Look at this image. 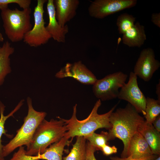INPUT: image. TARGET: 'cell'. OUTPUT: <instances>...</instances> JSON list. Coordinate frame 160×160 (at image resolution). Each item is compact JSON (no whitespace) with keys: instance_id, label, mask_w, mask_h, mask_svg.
I'll return each mask as SVG.
<instances>
[{"instance_id":"obj_11","label":"cell","mask_w":160,"mask_h":160,"mask_svg":"<svg viewBox=\"0 0 160 160\" xmlns=\"http://www.w3.org/2000/svg\"><path fill=\"white\" fill-rule=\"evenodd\" d=\"M56 78H72L85 85H93L97 79L94 74L81 61L73 63H67L56 73Z\"/></svg>"},{"instance_id":"obj_13","label":"cell","mask_w":160,"mask_h":160,"mask_svg":"<svg viewBox=\"0 0 160 160\" xmlns=\"http://www.w3.org/2000/svg\"><path fill=\"white\" fill-rule=\"evenodd\" d=\"M55 15L59 24L64 26L74 18L79 4L78 0H55Z\"/></svg>"},{"instance_id":"obj_32","label":"cell","mask_w":160,"mask_h":160,"mask_svg":"<svg viewBox=\"0 0 160 160\" xmlns=\"http://www.w3.org/2000/svg\"><path fill=\"white\" fill-rule=\"evenodd\" d=\"M153 160H160V155Z\"/></svg>"},{"instance_id":"obj_28","label":"cell","mask_w":160,"mask_h":160,"mask_svg":"<svg viewBox=\"0 0 160 160\" xmlns=\"http://www.w3.org/2000/svg\"><path fill=\"white\" fill-rule=\"evenodd\" d=\"M151 21L156 25L160 27V13H153L151 15Z\"/></svg>"},{"instance_id":"obj_7","label":"cell","mask_w":160,"mask_h":160,"mask_svg":"<svg viewBox=\"0 0 160 160\" xmlns=\"http://www.w3.org/2000/svg\"><path fill=\"white\" fill-rule=\"evenodd\" d=\"M46 0H38L33 12L34 25L25 36L23 41L30 46L37 47L47 43L52 38L47 31L44 18V6Z\"/></svg>"},{"instance_id":"obj_29","label":"cell","mask_w":160,"mask_h":160,"mask_svg":"<svg viewBox=\"0 0 160 160\" xmlns=\"http://www.w3.org/2000/svg\"><path fill=\"white\" fill-rule=\"evenodd\" d=\"M152 124L155 129L160 132V115L158 116L154 120Z\"/></svg>"},{"instance_id":"obj_14","label":"cell","mask_w":160,"mask_h":160,"mask_svg":"<svg viewBox=\"0 0 160 160\" xmlns=\"http://www.w3.org/2000/svg\"><path fill=\"white\" fill-rule=\"evenodd\" d=\"M153 155L148 143L138 132L135 133L130 141L127 157L138 159Z\"/></svg>"},{"instance_id":"obj_18","label":"cell","mask_w":160,"mask_h":160,"mask_svg":"<svg viewBox=\"0 0 160 160\" xmlns=\"http://www.w3.org/2000/svg\"><path fill=\"white\" fill-rule=\"evenodd\" d=\"M15 51L14 48L7 41L5 42L0 52V86L4 83L6 76L11 71L10 56Z\"/></svg>"},{"instance_id":"obj_6","label":"cell","mask_w":160,"mask_h":160,"mask_svg":"<svg viewBox=\"0 0 160 160\" xmlns=\"http://www.w3.org/2000/svg\"><path fill=\"white\" fill-rule=\"evenodd\" d=\"M127 78V74L119 71L97 79L92 87L94 95L101 101L115 99L118 97L119 89L125 83Z\"/></svg>"},{"instance_id":"obj_21","label":"cell","mask_w":160,"mask_h":160,"mask_svg":"<svg viewBox=\"0 0 160 160\" xmlns=\"http://www.w3.org/2000/svg\"><path fill=\"white\" fill-rule=\"evenodd\" d=\"M24 100H21L17 105L10 113L6 116L4 115L5 106L0 101V158L4 159L2 156V148L3 146L1 143V138L3 134H6V131L4 129V124L6 120L9 117L13 116V114L17 111L23 104Z\"/></svg>"},{"instance_id":"obj_34","label":"cell","mask_w":160,"mask_h":160,"mask_svg":"<svg viewBox=\"0 0 160 160\" xmlns=\"http://www.w3.org/2000/svg\"><path fill=\"white\" fill-rule=\"evenodd\" d=\"M1 47H0V52L1 49Z\"/></svg>"},{"instance_id":"obj_10","label":"cell","mask_w":160,"mask_h":160,"mask_svg":"<svg viewBox=\"0 0 160 160\" xmlns=\"http://www.w3.org/2000/svg\"><path fill=\"white\" fill-rule=\"evenodd\" d=\"M160 66V63L155 58L153 49H143L141 52L134 68V73L144 81L148 82Z\"/></svg>"},{"instance_id":"obj_33","label":"cell","mask_w":160,"mask_h":160,"mask_svg":"<svg viewBox=\"0 0 160 160\" xmlns=\"http://www.w3.org/2000/svg\"><path fill=\"white\" fill-rule=\"evenodd\" d=\"M0 160H4L2 159H1L0 158Z\"/></svg>"},{"instance_id":"obj_2","label":"cell","mask_w":160,"mask_h":160,"mask_svg":"<svg viewBox=\"0 0 160 160\" xmlns=\"http://www.w3.org/2000/svg\"><path fill=\"white\" fill-rule=\"evenodd\" d=\"M118 103L115 105L108 112L100 114L98 110L101 104V101H97L88 116L85 119L79 120L76 117L77 104L73 107L71 117L68 119L61 118L66 124L67 131L64 136L69 139L76 136L85 137L94 132L97 129L104 128L110 129L111 125L109 118L114 111Z\"/></svg>"},{"instance_id":"obj_30","label":"cell","mask_w":160,"mask_h":160,"mask_svg":"<svg viewBox=\"0 0 160 160\" xmlns=\"http://www.w3.org/2000/svg\"><path fill=\"white\" fill-rule=\"evenodd\" d=\"M156 93L157 96L158 100L160 101V81L159 80V83L156 85Z\"/></svg>"},{"instance_id":"obj_12","label":"cell","mask_w":160,"mask_h":160,"mask_svg":"<svg viewBox=\"0 0 160 160\" xmlns=\"http://www.w3.org/2000/svg\"><path fill=\"white\" fill-rule=\"evenodd\" d=\"M47 10L49 19V23L46 26L47 31L55 41L58 42H65V35L68 32V27L67 25L61 26L57 20L53 0L47 1Z\"/></svg>"},{"instance_id":"obj_26","label":"cell","mask_w":160,"mask_h":160,"mask_svg":"<svg viewBox=\"0 0 160 160\" xmlns=\"http://www.w3.org/2000/svg\"><path fill=\"white\" fill-rule=\"evenodd\" d=\"M153 154L150 156L138 159H133L129 157L124 158L117 156L111 157L110 160H153L157 158L159 156Z\"/></svg>"},{"instance_id":"obj_23","label":"cell","mask_w":160,"mask_h":160,"mask_svg":"<svg viewBox=\"0 0 160 160\" xmlns=\"http://www.w3.org/2000/svg\"><path fill=\"white\" fill-rule=\"evenodd\" d=\"M135 20V17L127 13L119 15L116 20V25L119 33L120 34H124L128 30L134 26Z\"/></svg>"},{"instance_id":"obj_24","label":"cell","mask_w":160,"mask_h":160,"mask_svg":"<svg viewBox=\"0 0 160 160\" xmlns=\"http://www.w3.org/2000/svg\"><path fill=\"white\" fill-rule=\"evenodd\" d=\"M30 0H0V9L1 10L8 7V4L11 3L17 4L23 9L30 8Z\"/></svg>"},{"instance_id":"obj_8","label":"cell","mask_w":160,"mask_h":160,"mask_svg":"<svg viewBox=\"0 0 160 160\" xmlns=\"http://www.w3.org/2000/svg\"><path fill=\"white\" fill-rule=\"evenodd\" d=\"M137 76L133 72L130 73L128 81L121 88L117 98L127 101L139 113L145 115L146 98L139 88Z\"/></svg>"},{"instance_id":"obj_25","label":"cell","mask_w":160,"mask_h":160,"mask_svg":"<svg viewBox=\"0 0 160 160\" xmlns=\"http://www.w3.org/2000/svg\"><path fill=\"white\" fill-rule=\"evenodd\" d=\"M95 148L89 142H87V155L86 160H97L95 156Z\"/></svg>"},{"instance_id":"obj_27","label":"cell","mask_w":160,"mask_h":160,"mask_svg":"<svg viewBox=\"0 0 160 160\" xmlns=\"http://www.w3.org/2000/svg\"><path fill=\"white\" fill-rule=\"evenodd\" d=\"M101 151L104 155L108 156L116 153L117 152V148L114 145L111 146L105 145L102 147Z\"/></svg>"},{"instance_id":"obj_4","label":"cell","mask_w":160,"mask_h":160,"mask_svg":"<svg viewBox=\"0 0 160 160\" xmlns=\"http://www.w3.org/2000/svg\"><path fill=\"white\" fill-rule=\"evenodd\" d=\"M27 103L28 112L24 118L23 124L17 130L15 137L3 146L2 156L4 158L18 147L23 145L27 146L31 143L37 128L47 115L45 112L38 111L34 109L30 97H27Z\"/></svg>"},{"instance_id":"obj_5","label":"cell","mask_w":160,"mask_h":160,"mask_svg":"<svg viewBox=\"0 0 160 160\" xmlns=\"http://www.w3.org/2000/svg\"><path fill=\"white\" fill-rule=\"evenodd\" d=\"M1 10L3 27L9 39L13 42L23 39L25 35L32 28L31 8L20 10L8 7Z\"/></svg>"},{"instance_id":"obj_20","label":"cell","mask_w":160,"mask_h":160,"mask_svg":"<svg viewBox=\"0 0 160 160\" xmlns=\"http://www.w3.org/2000/svg\"><path fill=\"white\" fill-rule=\"evenodd\" d=\"M146 114L144 117L145 121L152 124L155 118L160 114V101L149 97L146 98L145 109Z\"/></svg>"},{"instance_id":"obj_1","label":"cell","mask_w":160,"mask_h":160,"mask_svg":"<svg viewBox=\"0 0 160 160\" xmlns=\"http://www.w3.org/2000/svg\"><path fill=\"white\" fill-rule=\"evenodd\" d=\"M111 125L108 132L109 140L117 138L121 140L124 145L121 157H127L129 143L130 139L138 128L145 121L135 108L129 103L124 108H117L109 118Z\"/></svg>"},{"instance_id":"obj_3","label":"cell","mask_w":160,"mask_h":160,"mask_svg":"<svg viewBox=\"0 0 160 160\" xmlns=\"http://www.w3.org/2000/svg\"><path fill=\"white\" fill-rule=\"evenodd\" d=\"M59 120L51 119L48 121L44 119L37 128L30 144L25 150L28 156H34L44 153L51 144L63 137L67 129L61 118Z\"/></svg>"},{"instance_id":"obj_22","label":"cell","mask_w":160,"mask_h":160,"mask_svg":"<svg viewBox=\"0 0 160 160\" xmlns=\"http://www.w3.org/2000/svg\"><path fill=\"white\" fill-rule=\"evenodd\" d=\"M84 137L96 151L101 150L103 146L108 145V141L110 140L108 132H106L102 131L100 134L94 132Z\"/></svg>"},{"instance_id":"obj_17","label":"cell","mask_w":160,"mask_h":160,"mask_svg":"<svg viewBox=\"0 0 160 160\" xmlns=\"http://www.w3.org/2000/svg\"><path fill=\"white\" fill-rule=\"evenodd\" d=\"M69 139L64 136L58 141L50 145L43 153L33 156L35 160H63L65 147L70 143Z\"/></svg>"},{"instance_id":"obj_19","label":"cell","mask_w":160,"mask_h":160,"mask_svg":"<svg viewBox=\"0 0 160 160\" xmlns=\"http://www.w3.org/2000/svg\"><path fill=\"white\" fill-rule=\"evenodd\" d=\"M76 141L72 148L63 160H86L87 155V140L84 137L76 136Z\"/></svg>"},{"instance_id":"obj_31","label":"cell","mask_w":160,"mask_h":160,"mask_svg":"<svg viewBox=\"0 0 160 160\" xmlns=\"http://www.w3.org/2000/svg\"><path fill=\"white\" fill-rule=\"evenodd\" d=\"M4 40V38L2 34L0 31V42H2Z\"/></svg>"},{"instance_id":"obj_15","label":"cell","mask_w":160,"mask_h":160,"mask_svg":"<svg viewBox=\"0 0 160 160\" xmlns=\"http://www.w3.org/2000/svg\"><path fill=\"white\" fill-rule=\"evenodd\" d=\"M137 132L144 138L153 154L160 155V132L155 129L152 124L144 121L139 126Z\"/></svg>"},{"instance_id":"obj_16","label":"cell","mask_w":160,"mask_h":160,"mask_svg":"<svg viewBox=\"0 0 160 160\" xmlns=\"http://www.w3.org/2000/svg\"><path fill=\"white\" fill-rule=\"evenodd\" d=\"M123 35V43L129 47H140L146 39L144 27L138 22Z\"/></svg>"},{"instance_id":"obj_9","label":"cell","mask_w":160,"mask_h":160,"mask_svg":"<svg viewBox=\"0 0 160 160\" xmlns=\"http://www.w3.org/2000/svg\"><path fill=\"white\" fill-rule=\"evenodd\" d=\"M136 0H95L92 1L88 7L90 16L103 19L123 10L135 6Z\"/></svg>"}]
</instances>
